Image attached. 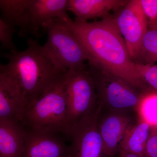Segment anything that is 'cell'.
Listing matches in <instances>:
<instances>
[{
  "mask_svg": "<svg viewBox=\"0 0 157 157\" xmlns=\"http://www.w3.org/2000/svg\"><path fill=\"white\" fill-rule=\"evenodd\" d=\"M81 43L90 57L89 65L125 80L139 90H147L137 73L114 17L100 21H75L70 17L59 19Z\"/></svg>",
  "mask_w": 157,
  "mask_h": 157,
  "instance_id": "obj_1",
  "label": "cell"
},
{
  "mask_svg": "<svg viewBox=\"0 0 157 157\" xmlns=\"http://www.w3.org/2000/svg\"><path fill=\"white\" fill-rule=\"evenodd\" d=\"M27 48L11 51L5 54L9 62L0 65V71L7 74L17 85L27 105L46 90L61 75L36 40L27 41Z\"/></svg>",
  "mask_w": 157,
  "mask_h": 157,
  "instance_id": "obj_2",
  "label": "cell"
},
{
  "mask_svg": "<svg viewBox=\"0 0 157 157\" xmlns=\"http://www.w3.org/2000/svg\"><path fill=\"white\" fill-rule=\"evenodd\" d=\"M68 72L61 75L42 94L27 104L21 122L25 128L67 135L69 130L66 94Z\"/></svg>",
  "mask_w": 157,
  "mask_h": 157,
  "instance_id": "obj_3",
  "label": "cell"
},
{
  "mask_svg": "<svg viewBox=\"0 0 157 157\" xmlns=\"http://www.w3.org/2000/svg\"><path fill=\"white\" fill-rule=\"evenodd\" d=\"M42 27L48 34L43 49L60 73L83 67L85 61H90L89 56L81 43L58 18Z\"/></svg>",
  "mask_w": 157,
  "mask_h": 157,
  "instance_id": "obj_4",
  "label": "cell"
},
{
  "mask_svg": "<svg viewBox=\"0 0 157 157\" xmlns=\"http://www.w3.org/2000/svg\"><path fill=\"white\" fill-rule=\"evenodd\" d=\"M98 96V104L104 109L126 112L137 110L143 92H139L122 78L89 65Z\"/></svg>",
  "mask_w": 157,
  "mask_h": 157,
  "instance_id": "obj_5",
  "label": "cell"
},
{
  "mask_svg": "<svg viewBox=\"0 0 157 157\" xmlns=\"http://www.w3.org/2000/svg\"><path fill=\"white\" fill-rule=\"evenodd\" d=\"M67 102L68 133L98 106L94 81L86 67L68 72L66 88Z\"/></svg>",
  "mask_w": 157,
  "mask_h": 157,
  "instance_id": "obj_6",
  "label": "cell"
},
{
  "mask_svg": "<svg viewBox=\"0 0 157 157\" xmlns=\"http://www.w3.org/2000/svg\"><path fill=\"white\" fill-rule=\"evenodd\" d=\"M98 104L92 113L82 119L70 130L69 157H103V143L99 128L102 109Z\"/></svg>",
  "mask_w": 157,
  "mask_h": 157,
  "instance_id": "obj_7",
  "label": "cell"
},
{
  "mask_svg": "<svg viewBox=\"0 0 157 157\" xmlns=\"http://www.w3.org/2000/svg\"><path fill=\"white\" fill-rule=\"evenodd\" d=\"M114 18L134 62L148 29V22L140 6V0L129 1L120 9Z\"/></svg>",
  "mask_w": 157,
  "mask_h": 157,
  "instance_id": "obj_8",
  "label": "cell"
},
{
  "mask_svg": "<svg viewBox=\"0 0 157 157\" xmlns=\"http://www.w3.org/2000/svg\"><path fill=\"white\" fill-rule=\"evenodd\" d=\"M133 124L132 119L127 113L102 108L99 128L103 140V157H113L117 155L125 135Z\"/></svg>",
  "mask_w": 157,
  "mask_h": 157,
  "instance_id": "obj_9",
  "label": "cell"
},
{
  "mask_svg": "<svg viewBox=\"0 0 157 157\" xmlns=\"http://www.w3.org/2000/svg\"><path fill=\"white\" fill-rule=\"evenodd\" d=\"M22 157H69L68 146L56 134L27 129Z\"/></svg>",
  "mask_w": 157,
  "mask_h": 157,
  "instance_id": "obj_10",
  "label": "cell"
},
{
  "mask_svg": "<svg viewBox=\"0 0 157 157\" xmlns=\"http://www.w3.org/2000/svg\"><path fill=\"white\" fill-rule=\"evenodd\" d=\"M26 101L14 81L0 71V120L21 124Z\"/></svg>",
  "mask_w": 157,
  "mask_h": 157,
  "instance_id": "obj_11",
  "label": "cell"
},
{
  "mask_svg": "<svg viewBox=\"0 0 157 157\" xmlns=\"http://www.w3.org/2000/svg\"><path fill=\"white\" fill-rule=\"evenodd\" d=\"M128 1L68 0L67 10L75 15V21L86 22L93 18L107 17L109 11L121 9Z\"/></svg>",
  "mask_w": 157,
  "mask_h": 157,
  "instance_id": "obj_12",
  "label": "cell"
},
{
  "mask_svg": "<svg viewBox=\"0 0 157 157\" xmlns=\"http://www.w3.org/2000/svg\"><path fill=\"white\" fill-rule=\"evenodd\" d=\"M68 0H31L32 33L38 36V30L43 25L56 18L65 19Z\"/></svg>",
  "mask_w": 157,
  "mask_h": 157,
  "instance_id": "obj_13",
  "label": "cell"
},
{
  "mask_svg": "<svg viewBox=\"0 0 157 157\" xmlns=\"http://www.w3.org/2000/svg\"><path fill=\"white\" fill-rule=\"evenodd\" d=\"M25 133L22 124L0 120V157H22Z\"/></svg>",
  "mask_w": 157,
  "mask_h": 157,
  "instance_id": "obj_14",
  "label": "cell"
},
{
  "mask_svg": "<svg viewBox=\"0 0 157 157\" xmlns=\"http://www.w3.org/2000/svg\"><path fill=\"white\" fill-rule=\"evenodd\" d=\"M31 0H1V17L6 22L19 29V36L32 33Z\"/></svg>",
  "mask_w": 157,
  "mask_h": 157,
  "instance_id": "obj_15",
  "label": "cell"
},
{
  "mask_svg": "<svg viewBox=\"0 0 157 157\" xmlns=\"http://www.w3.org/2000/svg\"><path fill=\"white\" fill-rule=\"evenodd\" d=\"M151 129L148 124L139 119V121L133 124L127 132L120 150L144 157L145 146Z\"/></svg>",
  "mask_w": 157,
  "mask_h": 157,
  "instance_id": "obj_16",
  "label": "cell"
},
{
  "mask_svg": "<svg viewBox=\"0 0 157 157\" xmlns=\"http://www.w3.org/2000/svg\"><path fill=\"white\" fill-rule=\"evenodd\" d=\"M137 111L139 120L151 128L157 127V92L151 90L144 91Z\"/></svg>",
  "mask_w": 157,
  "mask_h": 157,
  "instance_id": "obj_17",
  "label": "cell"
},
{
  "mask_svg": "<svg viewBox=\"0 0 157 157\" xmlns=\"http://www.w3.org/2000/svg\"><path fill=\"white\" fill-rule=\"evenodd\" d=\"M135 63L155 65L157 63V29H148L141 42Z\"/></svg>",
  "mask_w": 157,
  "mask_h": 157,
  "instance_id": "obj_18",
  "label": "cell"
},
{
  "mask_svg": "<svg viewBox=\"0 0 157 157\" xmlns=\"http://www.w3.org/2000/svg\"><path fill=\"white\" fill-rule=\"evenodd\" d=\"M135 66L140 79L146 87L157 92V64L135 63Z\"/></svg>",
  "mask_w": 157,
  "mask_h": 157,
  "instance_id": "obj_19",
  "label": "cell"
},
{
  "mask_svg": "<svg viewBox=\"0 0 157 157\" xmlns=\"http://www.w3.org/2000/svg\"><path fill=\"white\" fill-rule=\"evenodd\" d=\"M17 30L0 17V41L1 48L10 51L16 50L13 41V36Z\"/></svg>",
  "mask_w": 157,
  "mask_h": 157,
  "instance_id": "obj_20",
  "label": "cell"
},
{
  "mask_svg": "<svg viewBox=\"0 0 157 157\" xmlns=\"http://www.w3.org/2000/svg\"><path fill=\"white\" fill-rule=\"evenodd\" d=\"M150 29H157V0H140Z\"/></svg>",
  "mask_w": 157,
  "mask_h": 157,
  "instance_id": "obj_21",
  "label": "cell"
},
{
  "mask_svg": "<svg viewBox=\"0 0 157 157\" xmlns=\"http://www.w3.org/2000/svg\"><path fill=\"white\" fill-rule=\"evenodd\" d=\"M144 157H157V129L151 128L144 151Z\"/></svg>",
  "mask_w": 157,
  "mask_h": 157,
  "instance_id": "obj_22",
  "label": "cell"
},
{
  "mask_svg": "<svg viewBox=\"0 0 157 157\" xmlns=\"http://www.w3.org/2000/svg\"><path fill=\"white\" fill-rule=\"evenodd\" d=\"M113 157H140L135 154L120 150L117 155Z\"/></svg>",
  "mask_w": 157,
  "mask_h": 157,
  "instance_id": "obj_23",
  "label": "cell"
},
{
  "mask_svg": "<svg viewBox=\"0 0 157 157\" xmlns=\"http://www.w3.org/2000/svg\"><path fill=\"white\" fill-rule=\"evenodd\" d=\"M155 128H156L157 129V127H155Z\"/></svg>",
  "mask_w": 157,
  "mask_h": 157,
  "instance_id": "obj_24",
  "label": "cell"
}]
</instances>
